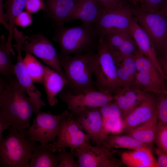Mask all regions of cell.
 I'll list each match as a JSON object with an SVG mask.
<instances>
[{"instance_id": "6da1fadb", "label": "cell", "mask_w": 167, "mask_h": 167, "mask_svg": "<svg viewBox=\"0 0 167 167\" xmlns=\"http://www.w3.org/2000/svg\"><path fill=\"white\" fill-rule=\"evenodd\" d=\"M7 84L0 94V115L6 118L11 127L24 133L36 108L15 75L8 78Z\"/></svg>"}, {"instance_id": "7a4b0ae2", "label": "cell", "mask_w": 167, "mask_h": 167, "mask_svg": "<svg viewBox=\"0 0 167 167\" xmlns=\"http://www.w3.org/2000/svg\"><path fill=\"white\" fill-rule=\"evenodd\" d=\"M95 54L90 51L73 56L58 55L68 82L66 86L72 93L78 94L94 89L92 63Z\"/></svg>"}, {"instance_id": "3957f363", "label": "cell", "mask_w": 167, "mask_h": 167, "mask_svg": "<svg viewBox=\"0 0 167 167\" xmlns=\"http://www.w3.org/2000/svg\"><path fill=\"white\" fill-rule=\"evenodd\" d=\"M99 37L93 24H82L70 27H57L53 40L60 46L59 55H75L89 49L99 41Z\"/></svg>"}, {"instance_id": "277c9868", "label": "cell", "mask_w": 167, "mask_h": 167, "mask_svg": "<svg viewBox=\"0 0 167 167\" xmlns=\"http://www.w3.org/2000/svg\"><path fill=\"white\" fill-rule=\"evenodd\" d=\"M92 68L99 90L116 93L123 86L118 75L114 58L104 36H100Z\"/></svg>"}, {"instance_id": "5b68a950", "label": "cell", "mask_w": 167, "mask_h": 167, "mask_svg": "<svg viewBox=\"0 0 167 167\" xmlns=\"http://www.w3.org/2000/svg\"><path fill=\"white\" fill-rule=\"evenodd\" d=\"M0 141V167H29V161L36 141L28 140L24 133L11 127Z\"/></svg>"}, {"instance_id": "8992f818", "label": "cell", "mask_w": 167, "mask_h": 167, "mask_svg": "<svg viewBox=\"0 0 167 167\" xmlns=\"http://www.w3.org/2000/svg\"><path fill=\"white\" fill-rule=\"evenodd\" d=\"M133 6L129 0H126L112 7H104L93 24L100 36L129 30L134 19Z\"/></svg>"}, {"instance_id": "52a82bcc", "label": "cell", "mask_w": 167, "mask_h": 167, "mask_svg": "<svg viewBox=\"0 0 167 167\" xmlns=\"http://www.w3.org/2000/svg\"><path fill=\"white\" fill-rule=\"evenodd\" d=\"M66 109L60 114L55 115L49 110L47 112L40 110L33 119L32 125L25 131L28 140L39 141L41 144L46 145L50 142H55L60 129V122L63 118L69 116Z\"/></svg>"}, {"instance_id": "ba28073f", "label": "cell", "mask_w": 167, "mask_h": 167, "mask_svg": "<svg viewBox=\"0 0 167 167\" xmlns=\"http://www.w3.org/2000/svg\"><path fill=\"white\" fill-rule=\"evenodd\" d=\"M134 18L148 36L155 49H162L167 42V18L160 11L151 12L133 5Z\"/></svg>"}, {"instance_id": "9c48e42d", "label": "cell", "mask_w": 167, "mask_h": 167, "mask_svg": "<svg viewBox=\"0 0 167 167\" xmlns=\"http://www.w3.org/2000/svg\"><path fill=\"white\" fill-rule=\"evenodd\" d=\"M67 106L72 115L85 110L99 108L113 100L111 94L94 89L75 94L68 90L62 91L57 95Z\"/></svg>"}, {"instance_id": "30bf717a", "label": "cell", "mask_w": 167, "mask_h": 167, "mask_svg": "<svg viewBox=\"0 0 167 167\" xmlns=\"http://www.w3.org/2000/svg\"><path fill=\"white\" fill-rule=\"evenodd\" d=\"M59 124L56 141L46 145L52 152L54 153L63 147L69 148L70 151L73 152L75 149L89 143L90 136L82 131L74 117L71 113L69 116L62 119Z\"/></svg>"}, {"instance_id": "8fae6325", "label": "cell", "mask_w": 167, "mask_h": 167, "mask_svg": "<svg viewBox=\"0 0 167 167\" xmlns=\"http://www.w3.org/2000/svg\"><path fill=\"white\" fill-rule=\"evenodd\" d=\"M115 151L104 145L92 146L89 143L73 152L79 167H118L123 163L115 156Z\"/></svg>"}, {"instance_id": "7c38bea8", "label": "cell", "mask_w": 167, "mask_h": 167, "mask_svg": "<svg viewBox=\"0 0 167 167\" xmlns=\"http://www.w3.org/2000/svg\"><path fill=\"white\" fill-rule=\"evenodd\" d=\"M22 50L37 57L48 66L65 77L56 49L51 42L42 33L40 32L28 36Z\"/></svg>"}, {"instance_id": "4fadbf2b", "label": "cell", "mask_w": 167, "mask_h": 167, "mask_svg": "<svg viewBox=\"0 0 167 167\" xmlns=\"http://www.w3.org/2000/svg\"><path fill=\"white\" fill-rule=\"evenodd\" d=\"M16 43L12 45L17 53V60L15 64V74L18 82L28 96L36 108V115L40 109L45 105V102L41 98V93L37 89L29 75L26 68L22 55V49L24 43L20 38L15 40Z\"/></svg>"}, {"instance_id": "5bb4252c", "label": "cell", "mask_w": 167, "mask_h": 167, "mask_svg": "<svg viewBox=\"0 0 167 167\" xmlns=\"http://www.w3.org/2000/svg\"><path fill=\"white\" fill-rule=\"evenodd\" d=\"M72 115L81 129L85 131L90 136V140L96 146H102L104 138L103 118L100 107L88 109L77 114Z\"/></svg>"}, {"instance_id": "9a60e30c", "label": "cell", "mask_w": 167, "mask_h": 167, "mask_svg": "<svg viewBox=\"0 0 167 167\" xmlns=\"http://www.w3.org/2000/svg\"><path fill=\"white\" fill-rule=\"evenodd\" d=\"M104 36L115 60L133 56L139 52L135 41L129 30Z\"/></svg>"}, {"instance_id": "2e32d148", "label": "cell", "mask_w": 167, "mask_h": 167, "mask_svg": "<svg viewBox=\"0 0 167 167\" xmlns=\"http://www.w3.org/2000/svg\"><path fill=\"white\" fill-rule=\"evenodd\" d=\"M157 100L147 94L142 101L123 119V132H125L145 122L155 113Z\"/></svg>"}, {"instance_id": "e0dca14e", "label": "cell", "mask_w": 167, "mask_h": 167, "mask_svg": "<svg viewBox=\"0 0 167 167\" xmlns=\"http://www.w3.org/2000/svg\"><path fill=\"white\" fill-rule=\"evenodd\" d=\"M129 30L135 41L139 52L153 63L163 79L167 80V77L159 62L154 44L146 32L134 18Z\"/></svg>"}, {"instance_id": "ac0fdd59", "label": "cell", "mask_w": 167, "mask_h": 167, "mask_svg": "<svg viewBox=\"0 0 167 167\" xmlns=\"http://www.w3.org/2000/svg\"><path fill=\"white\" fill-rule=\"evenodd\" d=\"M104 7L96 0H79L66 23L79 20L82 24H93L99 18Z\"/></svg>"}, {"instance_id": "d6986e66", "label": "cell", "mask_w": 167, "mask_h": 167, "mask_svg": "<svg viewBox=\"0 0 167 167\" xmlns=\"http://www.w3.org/2000/svg\"><path fill=\"white\" fill-rule=\"evenodd\" d=\"M79 0H45L44 16L54 21L57 27L64 26Z\"/></svg>"}, {"instance_id": "ffe728a7", "label": "cell", "mask_w": 167, "mask_h": 167, "mask_svg": "<svg viewBox=\"0 0 167 167\" xmlns=\"http://www.w3.org/2000/svg\"><path fill=\"white\" fill-rule=\"evenodd\" d=\"M67 83L65 77L49 66H45L43 84L50 107L58 103L56 96L63 90Z\"/></svg>"}, {"instance_id": "44dd1931", "label": "cell", "mask_w": 167, "mask_h": 167, "mask_svg": "<svg viewBox=\"0 0 167 167\" xmlns=\"http://www.w3.org/2000/svg\"><path fill=\"white\" fill-rule=\"evenodd\" d=\"M3 9L5 10V17L9 26L8 36L6 40L8 52L14 56L15 52L13 49L12 41L13 38V31L14 21L16 18L23 11L27 0H4Z\"/></svg>"}, {"instance_id": "7402d4cb", "label": "cell", "mask_w": 167, "mask_h": 167, "mask_svg": "<svg viewBox=\"0 0 167 167\" xmlns=\"http://www.w3.org/2000/svg\"><path fill=\"white\" fill-rule=\"evenodd\" d=\"M121 160L130 167H158L150 148L124 152L122 154Z\"/></svg>"}, {"instance_id": "603a6c76", "label": "cell", "mask_w": 167, "mask_h": 167, "mask_svg": "<svg viewBox=\"0 0 167 167\" xmlns=\"http://www.w3.org/2000/svg\"><path fill=\"white\" fill-rule=\"evenodd\" d=\"M60 159L59 154L51 152L46 145L36 144L32 153L29 167H57Z\"/></svg>"}, {"instance_id": "cb8c5ba5", "label": "cell", "mask_w": 167, "mask_h": 167, "mask_svg": "<svg viewBox=\"0 0 167 167\" xmlns=\"http://www.w3.org/2000/svg\"><path fill=\"white\" fill-rule=\"evenodd\" d=\"M158 123L156 111L149 120L126 133L142 143L150 145L154 141Z\"/></svg>"}, {"instance_id": "d4e9b609", "label": "cell", "mask_w": 167, "mask_h": 167, "mask_svg": "<svg viewBox=\"0 0 167 167\" xmlns=\"http://www.w3.org/2000/svg\"><path fill=\"white\" fill-rule=\"evenodd\" d=\"M102 145L114 148H126L138 150L150 148L149 145L144 144L128 135L107 136Z\"/></svg>"}, {"instance_id": "484cf974", "label": "cell", "mask_w": 167, "mask_h": 167, "mask_svg": "<svg viewBox=\"0 0 167 167\" xmlns=\"http://www.w3.org/2000/svg\"><path fill=\"white\" fill-rule=\"evenodd\" d=\"M164 79L148 72H138L136 74L134 82L138 87L147 91L158 93L165 89Z\"/></svg>"}, {"instance_id": "4316f807", "label": "cell", "mask_w": 167, "mask_h": 167, "mask_svg": "<svg viewBox=\"0 0 167 167\" xmlns=\"http://www.w3.org/2000/svg\"><path fill=\"white\" fill-rule=\"evenodd\" d=\"M23 61L27 71L34 82L43 84L45 66L32 54L26 52Z\"/></svg>"}, {"instance_id": "83f0119b", "label": "cell", "mask_w": 167, "mask_h": 167, "mask_svg": "<svg viewBox=\"0 0 167 167\" xmlns=\"http://www.w3.org/2000/svg\"><path fill=\"white\" fill-rule=\"evenodd\" d=\"M0 39V74L9 78L15 75V64L12 63L11 54L7 52L6 40L4 35H1Z\"/></svg>"}, {"instance_id": "f1b7e54d", "label": "cell", "mask_w": 167, "mask_h": 167, "mask_svg": "<svg viewBox=\"0 0 167 167\" xmlns=\"http://www.w3.org/2000/svg\"><path fill=\"white\" fill-rule=\"evenodd\" d=\"M133 58L138 72H148L156 76L162 77L153 63L140 52H139L135 54Z\"/></svg>"}, {"instance_id": "f546056e", "label": "cell", "mask_w": 167, "mask_h": 167, "mask_svg": "<svg viewBox=\"0 0 167 167\" xmlns=\"http://www.w3.org/2000/svg\"><path fill=\"white\" fill-rule=\"evenodd\" d=\"M103 118V134L105 138L110 134H118L123 132V122L122 118Z\"/></svg>"}, {"instance_id": "4dcf8cb0", "label": "cell", "mask_w": 167, "mask_h": 167, "mask_svg": "<svg viewBox=\"0 0 167 167\" xmlns=\"http://www.w3.org/2000/svg\"><path fill=\"white\" fill-rule=\"evenodd\" d=\"M156 113L158 123L167 125V94H163L157 100Z\"/></svg>"}, {"instance_id": "1f68e13d", "label": "cell", "mask_w": 167, "mask_h": 167, "mask_svg": "<svg viewBox=\"0 0 167 167\" xmlns=\"http://www.w3.org/2000/svg\"><path fill=\"white\" fill-rule=\"evenodd\" d=\"M60 156V161L57 167H79L75 161L73 152H68L66 148H61L58 150Z\"/></svg>"}, {"instance_id": "d6a6232c", "label": "cell", "mask_w": 167, "mask_h": 167, "mask_svg": "<svg viewBox=\"0 0 167 167\" xmlns=\"http://www.w3.org/2000/svg\"><path fill=\"white\" fill-rule=\"evenodd\" d=\"M135 6L144 11H158L164 0H129Z\"/></svg>"}, {"instance_id": "836d02e7", "label": "cell", "mask_w": 167, "mask_h": 167, "mask_svg": "<svg viewBox=\"0 0 167 167\" xmlns=\"http://www.w3.org/2000/svg\"><path fill=\"white\" fill-rule=\"evenodd\" d=\"M154 141L157 148L167 153V125L157 123Z\"/></svg>"}, {"instance_id": "e575fe53", "label": "cell", "mask_w": 167, "mask_h": 167, "mask_svg": "<svg viewBox=\"0 0 167 167\" xmlns=\"http://www.w3.org/2000/svg\"><path fill=\"white\" fill-rule=\"evenodd\" d=\"M100 107L103 118H122V112L113 101Z\"/></svg>"}, {"instance_id": "d590c367", "label": "cell", "mask_w": 167, "mask_h": 167, "mask_svg": "<svg viewBox=\"0 0 167 167\" xmlns=\"http://www.w3.org/2000/svg\"><path fill=\"white\" fill-rule=\"evenodd\" d=\"M116 64L118 75L123 88L129 87L132 84L134 83L135 76L122 65L119 63Z\"/></svg>"}, {"instance_id": "8d00e7d4", "label": "cell", "mask_w": 167, "mask_h": 167, "mask_svg": "<svg viewBox=\"0 0 167 167\" xmlns=\"http://www.w3.org/2000/svg\"><path fill=\"white\" fill-rule=\"evenodd\" d=\"M33 22L31 14L28 11H23L15 18L14 25L25 28L30 26Z\"/></svg>"}, {"instance_id": "74e56055", "label": "cell", "mask_w": 167, "mask_h": 167, "mask_svg": "<svg viewBox=\"0 0 167 167\" xmlns=\"http://www.w3.org/2000/svg\"><path fill=\"white\" fill-rule=\"evenodd\" d=\"M45 0H27L25 8L32 14L36 13L45 8Z\"/></svg>"}, {"instance_id": "f35d334b", "label": "cell", "mask_w": 167, "mask_h": 167, "mask_svg": "<svg viewBox=\"0 0 167 167\" xmlns=\"http://www.w3.org/2000/svg\"><path fill=\"white\" fill-rule=\"evenodd\" d=\"M156 153L158 167H167V153L158 148L156 149Z\"/></svg>"}, {"instance_id": "ab89813d", "label": "cell", "mask_w": 167, "mask_h": 167, "mask_svg": "<svg viewBox=\"0 0 167 167\" xmlns=\"http://www.w3.org/2000/svg\"><path fill=\"white\" fill-rule=\"evenodd\" d=\"M11 125L10 122L4 116L0 115V141L3 139L2 132L7 129Z\"/></svg>"}, {"instance_id": "60d3db41", "label": "cell", "mask_w": 167, "mask_h": 167, "mask_svg": "<svg viewBox=\"0 0 167 167\" xmlns=\"http://www.w3.org/2000/svg\"><path fill=\"white\" fill-rule=\"evenodd\" d=\"M4 0H0V22L8 31L9 26L5 19V13H4L3 2Z\"/></svg>"}, {"instance_id": "b9f144b4", "label": "cell", "mask_w": 167, "mask_h": 167, "mask_svg": "<svg viewBox=\"0 0 167 167\" xmlns=\"http://www.w3.org/2000/svg\"><path fill=\"white\" fill-rule=\"evenodd\" d=\"M104 6L110 7L113 6L126 0H96Z\"/></svg>"}, {"instance_id": "7bdbcfd3", "label": "cell", "mask_w": 167, "mask_h": 167, "mask_svg": "<svg viewBox=\"0 0 167 167\" xmlns=\"http://www.w3.org/2000/svg\"><path fill=\"white\" fill-rule=\"evenodd\" d=\"M8 79L3 76H0V94L5 89L7 84Z\"/></svg>"}, {"instance_id": "ee69618b", "label": "cell", "mask_w": 167, "mask_h": 167, "mask_svg": "<svg viewBox=\"0 0 167 167\" xmlns=\"http://www.w3.org/2000/svg\"><path fill=\"white\" fill-rule=\"evenodd\" d=\"M167 18V0H164L159 10Z\"/></svg>"}, {"instance_id": "f6af8a7d", "label": "cell", "mask_w": 167, "mask_h": 167, "mask_svg": "<svg viewBox=\"0 0 167 167\" xmlns=\"http://www.w3.org/2000/svg\"><path fill=\"white\" fill-rule=\"evenodd\" d=\"M162 65L163 67L164 72L167 75V58H164L162 60Z\"/></svg>"}, {"instance_id": "bcb514c9", "label": "cell", "mask_w": 167, "mask_h": 167, "mask_svg": "<svg viewBox=\"0 0 167 167\" xmlns=\"http://www.w3.org/2000/svg\"><path fill=\"white\" fill-rule=\"evenodd\" d=\"M162 49L164 54V58H167V42L164 44Z\"/></svg>"}, {"instance_id": "7dc6e473", "label": "cell", "mask_w": 167, "mask_h": 167, "mask_svg": "<svg viewBox=\"0 0 167 167\" xmlns=\"http://www.w3.org/2000/svg\"><path fill=\"white\" fill-rule=\"evenodd\" d=\"M160 93H162L164 94H167V90L164 89L161 91Z\"/></svg>"}]
</instances>
